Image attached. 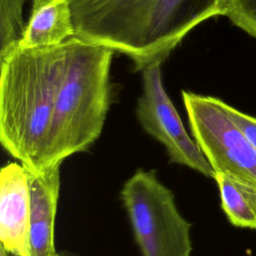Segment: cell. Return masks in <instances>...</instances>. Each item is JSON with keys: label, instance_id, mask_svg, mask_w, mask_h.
I'll return each instance as SVG.
<instances>
[{"label": "cell", "instance_id": "9c48e42d", "mask_svg": "<svg viewBox=\"0 0 256 256\" xmlns=\"http://www.w3.org/2000/svg\"><path fill=\"white\" fill-rule=\"evenodd\" d=\"M32 6L23 38L25 49H45L63 44L75 36L68 0H31Z\"/></svg>", "mask_w": 256, "mask_h": 256}, {"label": "cell", "instance_id": "30bf717a", "mask_svg": "<svg viewBox=\"0 0 256 256\" xmlns=\"http://www.w3.org/2000/svg\"><path fill=\"white\" fill-rule=\"evenodd\" d=\"M213 179L229 222L236 227L256 229V187L222 173H215Z\"/></svg>", "mask_w": 256, "mask_h": 256}, {"label": "cell", "instance_id": "5b68a950", "mask_svg": "<svg viewBox=\"0 0 256 256\" xmlns=\"http://www.w3.org/2000/svg\"><path fill=\"white\" fill-rule=\"evenodd\" d=\"M193 139L214 173L256 187V148L233 120L219 98L182 91Z\"/></svg>", "mask_w": 256, "mask_h": 256}, {"label": "cell", "instance_id": "9a60e30c", "mask_svg": "<svg viewBox=\"0 0 256 256\" xmlns=\"http://www.w3.org/2000/svg\"><path fill=\"white\" fill-rule=\"evenodd\" d=\"M0 256H9L7 251L0 245Z\"/></svg>", "mask_w": 256, "mask_h": 256}, {"label": "cell", "instance_id": "5bb4252c", "mask_svg": "<svg viewBox=\"0 0 256 256\" xmlns=\"http://www.w3.org/2000/svg\"><path fill=\"white\" fill-rule=\"evenodd\" d=\"M54 256H77V255L74 254V253H71V252L62 250V251H57Z\"/></svg>", "mask_w": 256, "mask_h": 256}, {"label": "cell", "instance_id": "ba28073f", "mask_svg": "<svg viewBox=\"0 0 256 256\" xmlns=\"http://www.w3.org/2000/svg\"><path fill=\"white\" fill-rule=\"evenodd\" d=\"M54 163L29 173L30 256H54L55 218L60 192V167Z\"/></svg>", "mask_w": 256, "mask_h": 256}, {"label": "cell", "instance_id": "7a4b0ae2", "mask_svg": "<svg viewBox=\"0 0 256 256\" xmlns=\"http://www.w3.org/2000/svg\"><path fill=\"white\" fill-rule=\"evenodd\" d=\"M63 51L19 47L0 61V142L31 173L43 167Z\"/></svg>", "mask_w": 256, "mask_h": 256}, {"label": "cell", "instance_id": "6da1fadb", "mask_svg": "<svg viewBox=\"0 0 256 256\" xmlns=\"http://www.w3.org/2000/svg\"><path fill=\"white\" fill-rule=\"evenodd\" d=\"M75 37L126 55L135 69L162 64L228 0H68Z\"/></svg>", "mask_w": 256, "mask_h": 256}, {"label": "cell", "instance_id": "3957f363", "mask_svg": "<svg viewBox=\"0 0 256 256\" xmlns=\"http://www.w3.org/2000/svg\"><path fill=\"white\" fill-rule=\"evenodd\" d=\"M63 47L42 169L89 150L102 133L112 103L110 71L114 51L75 36Z\"/></svg>", "mask_w": 256, "mask_h": 256}, {"label": "cell", "instance_id": "277c9868", "mask_svg": "<svg viewBox=\"0 0 256 256\" xmlns=\"http://www.w3.org/2000/svg\"><path fill=\"white\" fill-rule=\"evenodd\" d=\"M120 198L142 256H191L192 224L155 170H136L122 186Z\"/></svg>", "mask_w": 256, "mask_h": 256}, {"label": "cell", "instance_id": "8992f818", "mask_svg": "<svg viewBox=\"0 0 256 256\" xmlns=\"http://www.w3.org/2000/svg\"><path fill=\"white\" fill-rule=\"evenodd\" d=\"M141 83L142 90L137 100L136 118L143 130L164 146L171 163L214 178V170L195 140L186 131L165 91L161 64L155 63L143 68Z\"/></svg>", "mask_w": 256, "mask_h": 256}, {"label": "cell", "instance_id": "7c38bea8", "mask_svg": "<svg viewBox=\"0 0 256 256\" xmlns=\"http://www.w3.org/2000/svg\"><path fill=\"white\" fill-rule=\"evenodd\" d=\"M223 16L256 38V0H228Z\"/></svg>", "mask_w": 256, "mask_h": 256}, {"label": "cell", "instance_id": "4fadbf2b", "mask_svg": "<svg viewBox=\"0 0 256 256\" xmlns=\"http://www.w3.org/2000/svg\"><path fill=\"white\" fill-rule=\"evenodd\" d=\"M227 109L233 120L256 148V118L249 116L230 105H227Z\"/></svg>", "mask_w": 256, "mask_h": 256}, {"label": "cell", "instance_id": "52a82bcc", "mask_svg": "<svg viewBox=\"0 0 256 256\" xmlns=\"http://www.w3.org/2000/svg\"><path fill=\"white\" fill-rule=\"evenodd\" d=\"M29 173L20 162L0 170V242L11 256H30Z\"/></svg>", "mask_w": 256, "mask_h": 256}, {"label": "cell", "instance_id": "8fae6325", "mask_svg": "<svg viewBox=\"0 0 256 256\" xmlns=\"http://www.w3.org/2000/svg\"><path fill=\"white\" fill-rule=\"evenodd\" d=\"M27 0H0V61L20 47L26 22L23 7Z\"/></svg>", "mask_w": 256, "mask_h": 256}]
</instances>
